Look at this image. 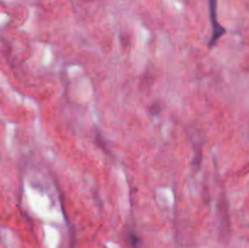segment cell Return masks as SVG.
<instances>
[{
	"label": "cell",
	"instance_id": "cell-1",
	"mask_svg": "<svg viewBox=\"0 0 249 248\" xmlns=\"http://www.w3.org/2000/svg\"><path fill=\"white\" fill-rule=\"evenodd\" d=\"M209 1V15H211V22H212V36L211 41H209V46L213 48L216 44V41L221 38V35L225 34V28L219 23L218 21V14H216V7H218V0H208Z\"/></svg>",
	"mask_w": 249,
	"mask_h": 248
}]
</instances>
